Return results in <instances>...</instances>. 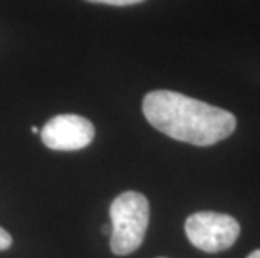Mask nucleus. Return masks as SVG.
Listing matches in <instances>:
<instances>
[{
	"label": "nucleus",
	"instance_id": "423d86ee",
	"mask_svg": "<svg viewBox=\"0 0 260 258\" xmlns=\"http://www.w3.org/2000/svg\"><path fill=\"white\" fill-rule=\"evenodd\" d=\"M10 246H12V237H10L9 232H5V230L0 227V251L9 250Z\"/></svg>",
	"mask_w": 260,
	"mask_h": 258
},
{
	"label": "nucleus",
	"instance_id": "20e7f679",
	"mask_svg": "<svg viewBox=\"0 0 260 258\" xmlns=\"http://www.w3.org/2000/svg\"><path fill=\"white\" fill-rule=\"evenodd\" d=\"M39 133L49 150L77 151L92 142L94 126L89 119L77 114H59L49 119Z\"/></svg>",
	"mask_w": 260,
	"mask_h": 258
},
{
	"label": "nucleus",
	"instance_id": "f257e3e1",
	"mask_svg": "<svg viewBox=\"0 0 260 258\" xmlns=\"http://www.w3.org/2000/svg\"><path fill=\"white\" fill-rule=\"evenodd\" d=\"M143 114L159 133L195 146H212L237 128L230 111L175 91H153L143 99Z\"/></svg>",
	"mask_w": 260,
	"mask_h": 258
},
{
	"label": "nucleus",
	"instance_id": "1a4fd4ad",
	"mask_svg": "<svg viewBox=\"0 0 260 258\" xmlns=\"http://www.w3.org/2000/svg\"><path fill=\"white\" fill-rule=\"evenodd\" d=\"M30 131H32V133H34V134H37V133H39V128H37V126H32Z\"/></svg>",
	"mask_w": 260,
	"mask_h": 258
},
{
	"label": "nucleus",
	"instance_id": "f03ea898",
	"mask_svg": "<svg viewBox=\"0 0 260 258\" xmlns=\"http://www.w3.org/2000/svg\"><path fill=\"white\" fill-rule=\"evenodd\" d=\"M111 216V251L126 256L136 251L145 240L149 223V203L138 191H124L109 206Z\"/></svg>",
	"mask_w": 260,
	"mask_h": 258
},
{
	"label": "nucleus",
	"instance_id": "0eeeda50",
	"mask_svg": "<svg viewBox=\"0 0 260 258\" xmlns=\"http://www.w3.org/2000/svg\"><path fill=\"white\" fill-rule=\"evenodd\" d=\"M103 233L104 235H111V223H109V225H103Z\"/></svg>",
	"mask_w": 260,
	"mask_h": 258
},
{
	"label": "nucleus",
	"instance_id": "6e6552de",
	"mask_svg": "<svg viewBox=\"0 0 260 258\" xmlns=\"http://www.w3.org/2000/svg\"><path fill=\"white\" fill-rule=\"evenodd\" d=\"M247 258H260V250H255V251H252V253L248 255Z\"/></svg>",
	"mask_w": 260,
	"mask_h": 258
},
{
	"label": "nucleus",
	"instance_id": "7ed1b4c3",
	"mask_svg": "<svg viewBox=\"0 0 260 258\" xmlns=\"http://www.w3.org/2000/svg\"><path fill=\"white\" fill-rule=\"evenodd\" d=\"M185 232L193 246L207 253H218L230 248L240 235L239 222L223 213L198 211L186 218Z\"/></svg>",
	"mask_w": 260,
	"mask_h": 258
},
{
	"label": "nucleus",
	"instance_id": "39448f33",
	"mask_svg": "<svg viewBox=\"0 0 260 258\" xmlns=\"http://www.w3.org/2000/svg\"><path fill=\"white\" fill-rule=\"evenodd\" d=\"M86 2L106 4V5H135V4H141L143 0H86Z\"/></svg>",
	"mask_w": 260,
	"mask_h": 258
}]
</instances>
